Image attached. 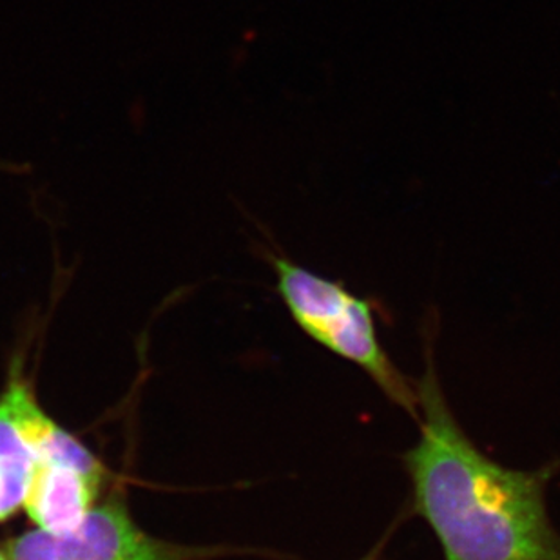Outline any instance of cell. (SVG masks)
Listing matches in <instances>:
<instances>
[{
	"instance_id": "7a4b0ae2",
	"label": "cell",
	"mask_w": 560,
	"mask_h": 560,
	"mask_svg": "<svg viewBox=\"0 0 560 560\" xmlns=\"http://www.w3.org/2000/svg\"><path fill=\"white\" fill-rule=\"evenodd\" d=\"M267 258L275 267L276 291L298 327L332 354L360 366L394 405L419 419L416 383H410L383 349L371 302L281 254Z\"/></svg>"
},
{
	"instance_id": "52a82bcc",
	"label": "cell",
	"mask_w": 560,
	"mask_h": 560,
	"mask_svg": "<svg viewBox=\"0 0 560 560\" xmlns=\"http://www.w3.org/2000/svg\"><path fill=\"white\" fill-rule=\"evenodd\" d=\"M0 170H15V165L13 164H0Z\"/></svg>"
},
{
	"instance_id": "277c9868",
	"label": "cell",
	"mask_w": 560,
	"mask_h": 560,
	"mask_svg": "<svg viewBox=\"0 0 560 560\" xmlns=\"http://www.w3.org/2000/svg\"><path fill=\"white\" fill-rule=\"evenodd\" d=\"M104 477L59 460H35L22 506L38 529L62 535L79 528L95 508Z\"/></svg>"
},
{
	"instance_id": "6da1fadb",
	"label": "cell",
	"mask_w": 560,
	"mask_h": 560,
	"mask_svg": "<svg viewBox=\"0 0 560 560\" xmlns=\"http://www.w3.org/2000/svg\"><path fill=\"white\" fill-rule=\"evenodd\" d=\"M416 388L421 434L402 460L413 512L434 532L444 560H560L546 504L553 466L512 470L482 454L455 421L434 361Z\"/></svg>"
},
{
	"instance_id": "8992f818",
	"label": "cell",
	"mask_w": 560,
	"mask_h": 560,
	"mask_svg": "<svg viewBox=\"0 0 560 560\" xmlns=\"http://www.w3.org/2000/svg\"><path fill=\"white\" fill-rule=\"evenodd\" d=\"M381 551H383V546H375L374 550H372L371 553H366L361 560H380Z\"/></svg>"
},
{
	"instance_id": "ba28073f",
	"label": "cell",
	"mask_w": 560,
	"mask_h": 560,
	"mask_svg": "<svg viewBox=\"0 0 560 560\" xmlns=\"http://www.w3.org/2000/svg\"><path fill=\"white\" fill-rule=\"evenodd\" d=\"M0 560H8L5 559L4 551L0 550Z\"/></svg>"
},
{
	"instance_id": "5b68a950",
	"label": "cell",
	"mask_w": 560,
	"mask_h": 560,
	"mask_svg": "<svg viewBox=\"0 0 560 560\" xmlns=\"http://www.w3.org/2000/svg\"><path fill=\"white\" fill-rule=\"evenodd\" d=\"M32 465L24 460L0 459V523L22 506Z\"/></svg>"
},
{
	"instance_id": "3957f363",
	"label": "cell",
	"mask_w": 560,
	"mask_h": 560,
	"mask_svg": "<svg viewBox=\"0 0 560 560\" xmlns=\"http://www.w3.org/2000/svg\"><path fill=\"white\" fill-rule=\"evenodd\" d=\"M2 551L8 560H207L214 556L149 535L117 498L93 508L69 534L24 532L4 540Z\"/></svg>"
}]
</instances>
